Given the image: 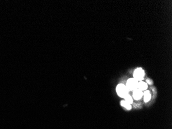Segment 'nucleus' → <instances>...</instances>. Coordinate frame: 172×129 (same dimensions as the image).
I'll return each instance as SVG.
<instances>
[{"mask_svg":"<svg viewBox=\"0 0 172 129\" xmlns=\"http://www.w3.org/2000/svg\"><path fill=\"white\" fill-rule=\"evenodd\" d=\"M116 93L119 96L122 98H124L128 94V89L125 85L122 84H119L116 88Z\"/></svg>","mask_w":172,"mask_h":129,"instance_id":"1","label":"nucleus"},{"mask_svg":"<svg viewBox=\"0 0 172 129\" xmlns=\"http://www.w3.org/2000/svg\"><path fill=\"white\" fill-rule=\"evenodd\" d=\"M139 82L134 78L128 79L126 83V86L128 90L134 91L138 88Z\"/></svg>","mask_w":172,"mask_h":129,"instance_id":"2","label":"nucleus"},{"mask_svg":"<svg viewBox=\"0 0 172 129\" xmlns=\"http://www.w3.org/2000/svg\"><path fill=\"white\" fill-rule=\"evenodd\" d=\"M145 72L144 70L141 68H138L135 70L134 73V79H137L138 81H141L144 79Z\"/></svg>","mask_w":172,"mask_h":129,"instance_id":"3","label":"nucleus"},{"mask_svg":"<svg viewBox=\"0 0 172 129\" xmlns=\"http://www.w3.org/2000/svg\"><path fill=\"white\" fill-rule=\"evenodd\" d=\"M143 95V93L142 90H140L139 89H136L134 90L133 92V97L135 100H139L141 99Z\"/></svg>","mask_w":172,"mask_h":129,"instance_id":"4","label":"nucleus"},{"mask_svg":"<svg viewBox=\"0 0 172 129\" xmlns=\"http://www.w3.org/2000/svg\"><path fill=\"white\" fill-rule=\"evenodd\" d=\"M148 85L147 84L145 83L144 82L141 81L138 83V88L140 90L143 91V90H145L147 88Z\"/></svg>","mask_w":172,"mask_h":129,"instance_id":"5","label":"nucleus"},{"mask_svg":"<svg viewBox=\"0 0 172 129\" xmlns=\"http://www.w3.org/2000/svg\"><path fill=\"white\" fill-rule=\"evenodd\" d=\"M144 95V100L145 102H147L150 100V98H151V94H150L149 91L146 90L143 93Z\"/></svg>","mask_w":172,"mask_h":129,"instance_id":"6","label":"nucleus"},{"mask_svg":"<svg viewBox=\"0 0 172 129\" xmlns=\"http://www.w3.org/2000/svg\"><path fill=\"white\" fill-rule=\"evenodd\" d=\"M121 105L122 106L125 107L127 109L129 110L131 108V106L130 105V104H129L127 102H126L125 100H122L121 102Z\"/></svg>","mask_w":172,"mask_h":129,"instance_id":"7","label":"nucleus"},{"mask_svg":"<svg viewBox=\"0 0 172 129\" xmlns=\"http://www.w3.org/2000/svg\"><path fill=\"white\" fill-rule=\"evenodd\" d=\"M124 98H125V100L126 101V102H127L129 104H131L132 102H133V100H132V97L128 94L127 95H126V96L124 97Z\"/></svg>","mask_w":172,"mask_h":129,"instance_id":"8","label":"nucleus"},{"mask_svg":"<svg viewBox=\"0 0 172 129\" xmlns=\"http://www.w3.org/2000/svg\"><path fill=\"white\" fill-rule=\"evenodd\" d=\"M147 82L148 83H149V84H150V85H151V84H152V81H150L149 79H147Z\"/></svg>","mask_w":172,"mask_h":129,"instance_id":"9","label":"nucleus"}]
</instances>
